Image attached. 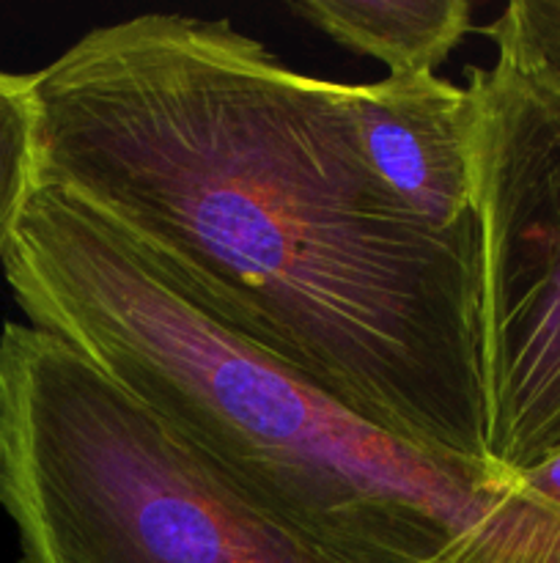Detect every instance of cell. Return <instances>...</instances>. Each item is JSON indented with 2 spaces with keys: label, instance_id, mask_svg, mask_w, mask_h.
Instances as JSON below:
<instances>
[{
  "label": "cell",
  "instance_id": "cell-1",
  "mask_svg": "<svg viewBox=\"0 0 560 563\" xmlns=\"http://www.w3.org/2000/svg\"><path fill=\"white\" fill-rule=\"evenodd\" d=\"M33 97L36 187L86 203L362 421L497 471L478 231H434L373 185L344 82L291 69L228 20L152 11L77 38L33 71Z\"/></svg>",
  "mask_w": 560,
  "mask_h": 563
},
{
  "label": "cell",
  "instance_id": "cell-2",
  "mask_svg": "<svg viewBox=\"0 0 560 563\" xmlns=\"http://www.w3.org/2000/svg\"><path fill=\"white\" fill-rule=\"evenodd\" d=\"M75 346L220 484L338 563H560V504L362 421L195 306L113 223L36 187L3 256Z\"/></svg>",
  "mask_w": 560,
  "mask_h": 563
},
{
  "label": "cell",
  "instance_id": "cell-3",
  "mask_svg": "<svg viewBox=\"0 0 560 563\" xmlns=\"http://www.w3.org/2000/svg\"><path fill=\"white\" fill-rule=\"evenodd\" d=\"M0 506L22 563H338L253 511L58 335L0 333Z\"/></svg>",
  "mask_w": 560,
  "mask_h": 563
},
{
  "label": "cell",
  "instance_id": "cell-4",
  "mask_svg": "<svg viewBox=\"0 0 560 563\" xmlns=\"http://www.w3.org/2000/svg\"><path fill=\"white\" fill-rule=\"evenodd\" d=\"M464 91L486 454L519 476L560 451V60L494 42Z\"/></svg>",
  "mask_w": 560,
  "mask_h": 563
},
{
  "label": "cell",
  "instance_id": "cell-5",
  "mask_svg": "<svg viewBox=\"0 0 560 563\" xmlns=\"http://www.w3.org/2000/svg\"><path fill=\"white\" fill-rule=\"evenodd\" d=\"M355 148L373 185L443 234L478 231L467 159V91L437 75L346 86Z\"/></svg>",
  "mask_w": 560,
  "mask_h": 563
},
{
  "label": "cell",
  "instance_id": "cell-6",
  "mask_svg": "<svg viewBox=\"0 0 560 563\" xmlns=\"http://www.w3.org/2000/svg\"><path fill=\"white\" fill-rule=\"evenodd\" d=\"M300 20L357 55H371L390 77L437 75L472 31L467 0H296Z\"/></svg>",
  "mask_w": 560,
  "mask_h": 563
},
{
  "label": "cell",
  "instance_id": "cell-7",
  "mask_svg": "<svg viewBox=\"0 0 560 563\" xmlns=\"http://www.w3.org/2000/svg\"><path fill=\"white\" fill-rule=\"evenodd\" d=\"M33 190H36L33 75L0 69V262Z\"/></svg>",
  "mask_w": 560,
  "mask_h": 563
},
{
  "label": "cell",
  "instance_id": "cell-8",
  "mask_svg": "<svg viewBox=\"0 0 560 563\" xmlns=\"http://www.w3.org/2000/svg\"><path fill=\"white\" fill-rule=\"evenodd\" d=\"M483 33L492 42L560 60V0H514Z\"/></svg>",
  "mask_w": 560,
  "mask_h": 563
},
{
  "label": "cell",
  "instance_id": "cell-9",
  "mask_svg": "<svg viewBox=\"0 0 560 563\" xmlns=\"http://www.w3.org/2000/svg\"><path fill=\"white\" fill-rule=\"evenodd\" d=\"M516 478H519L527 489H533V493L560 504V451L555 456H549V460H544L541 465L519 473Z\"/></svg>",
  "mask_w": 560,
  "mask_h": 563
}]
</instances>
